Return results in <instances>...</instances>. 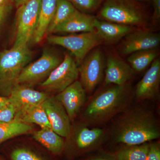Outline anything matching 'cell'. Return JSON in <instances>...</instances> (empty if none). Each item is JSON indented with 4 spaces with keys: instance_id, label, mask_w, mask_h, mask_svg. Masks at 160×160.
<instances>
[{
    "instance_id": "obj_34",
    "label": "cell",
    "mask_w": 160,
    "mask_h": 160,
    "mask_svg": "<svg viewBox=\"0 0 160 160\" xmlns=\"http://www.w3.org/2000/svg\"><path fill=\"white\" fill-rule=\"evenodd\" d=\"M27 0H12V2L14 6L17 8L19 6L25 2Z\"/></svg>"
},
{
    "instance_id": "obj_24",
    "label": "cell",
    "mask_w": 160,
    "mask_h": 160,
    "mask_svg": "<svg viewBox=\"0 0 160 160\" xmlns=\"http://www.w3.org/2000/svg\"><path fill=\"white\" fill-rule=\"evenodd\" d=\"M77 10L66 0H58L54 15L49 27L46 35L53 33L55 29L68 19Z\"/></svg>"
},
{
    "instance_id": "obj_28",
    "label": "cell",
    "mask_w": 160,
    "mask_h": 160,
    "mask_svg": "<svg viewBox=\"0 0 160 160\" xmlns=\"http://www.w3.org/2000/svg\"><path fill=\"white\" fill-rule=\"evenodd\" d=\"M79 160H116L111 152L102 149L93 152L82 157Z\"/></svg>"
},
{
    "instance_id": "obj_29",
    "label": "cell",
    "mask_w": 160,
    "mask_h": 160,
    "mask_svg": "<svg viewBox=\"0 0 160 160\" xmlns=\"http://www.w3.org/2000/svg\"><path fill=\"white\" fill-rule=\"evenodd\" d=\"M16 110L12 104L0 109V123H9L12 122Z\"/></svg>"
},
{
    "instance_id": "obj_15",
    "label": "cell",
    "mask_w": 160,
    "mask_h": 160,
    "mask_svg": "<svg viewBox=\"0 0 160 160\" xmlns=\"http://www.w3.org/2000/svg\"><path fill=\"white\" fill-rule=\"evenodd\" d=\"M160 83V60L158 58L137 85L136 97L140 100L154 98L158 94Z\"/></svg>"
},
{
    "instance_id": "obj_33",
    "label": "cell",
    "mask_w": 160,
    "mask_h": 160,
    "mask_svg": "<svg viewBox=\"0 0 160 160\" xmlns=\"http://www.w3.org/2000/svg\"><path fill=\"white\" fill-rule=\"evenodd\" d=\"M10 104L9 97L0 96V109Z\"/></svg>"
},
{
    "instance_id": "obj_18",
    "label": "cell",
    "mask_w": 160,
    "mask_h": 160,
    "mask_svg": "<svg viewBox=\"0 0 160 160\" xmlns=\"http://www.w3.org/2000/svg\"><path fill=\"white\" fill-rule=\"evenodd\" d=\"M94 27L96 32L103 42L107 44L116 42L134 30L132 26L103 21L97 18Z\"/></svg>"
},
{
    "instance_id": "obj_13",
    "label": "cell",
    "mask_w": 160,
    "mask_h": 160,
    "mask_svg": "<svg viewBox=\"0 0 160 160\" xmlns=\"http://www.w3.org/2000/svg\"><path fill=\"white\" fill-rule=\"evenodd\" d=\"M86 93L80 81L77 80L55 97L65 108L70 121L76 117L85 104Z\"/></svg>"
},
{
    "instance_id": "obj_11",
    "label": "cell",
    "mask_w": 160,
    "mask_h": 160,
    "mask_svg": "<svg viewBox=\"0 0 160 160\" xmlns=\"http://www.w3.org/2000/svg\"><path fill=\"white\" fill-rule=\"evenodd\" d=\"M160 43L157 33L147 30H133L126 35L120 45L119 51L122 55H130L136 52L157 49Z\"/></svg>"
},
{
    "instance_id": "obj_20",
    "label": "cell",
    "mask_w": 160,
    "mask_h": 160,
    "mask_svg": "<svg viewBox=\"0 0 160 160\" xmlns=\"http://www.w3.org/2000/svg\"><path fill=\"white\" fill-rule=\"evenodd\" d=\"M33 138L52 154L56 156L62 154L65 148V141L62 137L51 128H41L35 132Z\"/></svg>"
},
{
    "instance_id": "obj_25",
    "label": "cell",
    "mask_w": 160,
    "mask_h": 160,
    "mask_svg": "<svg viewBox=\"0 0 160 160\" xmlns=\"http://www.w3.org/2000/svg\"><path fill=\"white\" fill-rule=\"evenodd\" d=\"M32 129V126L25 123H0V144L18 136L29 133Z\"/></svg>"
},
{
    "instance_id": "obj_3",
    "label": "cell",
    "mask_w": 160,
    "mask_h": 160,
    "mask_svg": "<svg viewBox=\"0 0 160 160\" xmlns=\"http://www.w3.org/2000/svg\"><path fill=\"white\" fill-rule=\"evenodd\" d=\"M99 19L126 26H144L147 14L135 0H105L98 13Z\"/></svg>"
},
{
    "instance_id": "obj_8",
    "label": "cell",
    "mask_w": 160,
    "mask_h": 160,
    "mask_svg": "<svg viewBox=\"0 0 160 160\" xmlns=\"http://www.w3.org/2000/svg\"><path fill=\"white\" fill-rule=\"evenodd\" d=\"M78 66L74 58L66 53L61 63L41 83L40 87L45 91L58 93L78 80Z\"/></svg>"
},
{
    "instance_id": "obj_37",
    "label": "cell",
    "mask_w": 160,
    "mask_h": 160,
    "mask_svg": "<svg viewBox=\"0 0 160 160\" xmlns=\"http://www.w3.org/2000/svg\"><path fill=\"white\" fill-rule=\"evenodd\" d=\"M0 160H3L2 159V158H0Z\"/></svg>"
},
{
    "instance_id": "obj_23",
    "label": "cell",
    "mask_w": 160,
    "mask_h": 160,
    "mask_svg": "<svg viewBox=\"0 0 160 160\" xmlns=\"http://www.w3.org/2000/svg\"><path fill=\"white\" fill-rule=\"evenodd\" d=\"M158 54L157 49L138 51L130 54L127 61L133 71L141 72L157 58Z\"/></svg>"
},
{
    "instance_id": "obj_26",
    "label": "cell",
    "mask_w": 160,
    "mask_h": 160,
    "mask_svg": "<svg viewBox=\"0 0 160 160\" xmlns=\"http://www.w3.org/2000/svg\"><path fill=\"white\" fill-rule=\"evenodd\" d=\"M10 160H53L46 155L26 146H17L9 153Z\"/></svg>"
},
{
    "instance_id": "obj_1",
    "label": "cell",
    "mask_w": 160,
    "mask_h": 160,
    "mask_svg": "<svg viewBox=\"0 0 160 160\" xmlns=\"http://www.w3.org/2000/svg\"><path fill=\"white\" fill-rule=\"evenodd\" d=\"M112 138L121 146L149 142L160 137L158 123L151 112L141 108L128 110L116 123Z\"/></svg>"
},
{
    "instance_id": "obj_16",
    "label": "cell",
    "mask_w": 160,
    "mask_h": 160,
    "mask_svg": "<svg viewBox=\"0 0 160 160\" xmlns=\"http://www.w3.org/2000/svg\"><path fill=\"white\" fill-rule=\"evenodd\" d=\"M48 97L46 93L32 89L29 86L16 85L9 92V98L17 112L40 105Z\"/></svg>"
},
{
    "instance_id": "obj_6",
    "label": "cell",
    "mask_w": 160,
    "mask_h": 160,
    "mask_svg": "<svg viewBox=\"0 0 160 160\" xmlns=\"http://www.w3.org/2000/svg\"><path fill=\"white\" fill-rule=\"evenodd\" d=\"M41 0H27L17 8L13 47L29 46L37 24Z\"/></svg>"
},
{
    "instance_id": "obj_7",
    "label": "cell",
    "mask_w": 160,
    "mask_h": 160,
    "mask_svg": "<svg viewBox=\"0 0 160 160\" xmlns=\"http://www.w3.org/2000/svg\"><path fill=\"white\" fill-rule=\"evenodd\" d=\"M106 62L101 48L96 47L87 55L78 66L80 82L86 93H91L105 76Z\"/></svg>"
},
{
    "instance_id": "obj_32",
    "label": "cell",
    "mask_w": 160,
    "mask_h": 160,
    "mask_svg": "<svg viewBox=\"0 0 160 160\" xmlns=\"http://www.w3.org/2000/svg\"><path fill=\"white\" fill-rule=\"evenodd\" d=\"M153 12L152 19L158 21L160 18V0H152Z\"/></svg>"
},
{
    "instance_id": "obj_17",
    "label": "cell",
    "mask_w": 160,
    "mask_h": 160,
    "mask_svg": "<svg viewBox=\"0 0 160 160\" xmlns=\"http://www.w3.org/2000/svg\"><path fill=\"white\" fill-rule=\"evenodd\" d=\"M96 19L90 14L77 10L68 19L57 27L53 33H83L95 32L94 24Z\"/></svg>"
},
{
    "instance_id": "obj_12",
    "label": "cell",
    "mask_w": 160,
    "mask_h": 160,
    "mask_svg": "<svg viewBox=\"0 0 160 160\" xmlns=\"http://www.w3.org/2000/svg\"><path fill=\"white\" fill-rule=\"evenodd\" d=\"M53 131L62 138L71 133L70 119L62 104L54 97H48L42 104Z\"/></svg>"
},
{
    "instance_id": "obj_30",
    "label": "cell",
    "mask_w": 160,
    "mask_h": 160,
    "mask_svg": "<svg viewBox=\"0 0 160 160\" xmlns=\"http://www.w3.org/2000/svg\"><path fill=\"white\" fill-rule=\"evenodd\" d=\"M146 160H160V144L158 141L149 142V148Z\"/></svg>"
},
{
    "instance_id": "obj_5",
    "label": "cell",
    "mask_w": 160,
    "mask_h": 160,
    "mask_svg": "<svg viewBox=\"0 0 160 160\" xmlns=\"http://www.w3.org/2000/svg\"><path fill=\"white\" fill-rule=\"evenodd\" d=\"M47 40L49 44L68 49L74 57L78 66L92 49L103 43L95 31L67 36L49 35Z\"/></svg>"
},
{
    "instance_id": "obj_9",
    "label": "cell",
    "mask_w": 160,
    "mask_h": 160,
    "mask_svg": "<svg viewBox=\"0 0 160 160\" xmlns=\"http://www.w3.org/2000/svg\"><path fill=\"white\" fill-rule=\"evenodd\" d=\"M106 139L104 129L98 127L89 129L82 126L78 130L72 145L64 148L63 153H67L71 159L84 156L102 149Z\"/></svg>"
},
{
    "instance_id": "obj_4",
    "label": "cell",
    "mask_w": 160,
    "mask_h": 160,
    "mask_svg": "<svg viewBox=\"0 0 160 160\" xmlns=\"http://www.w3.org/2000/svg\"><path fill=\"white\" fill-rule=\"evenodd\" d=\"M29 46L14 47L0 52V90L8 93L22 70L31 61Z\"/></svg>"
},
{
    "instance_id": "obj_2",
    "label": "cell",
    "mask_w": 160,
    "mask_h": 160,
    "mask_svg": "<svg viewBox=\"0 0 160 160\" xmlns=\"http://www.w3.org/2000/svg\"><path fill=\"white\" fill-rule=\"evenodd\" d=\"M132 95L128 83L113 85L92 98L84 112V118L90 125H98L109 121L129 107Z\"/></svg>"
},
{
    "instance_id": "obj_35",
    "label": "cell",
    "mask_w": 160,
    "mask_h": 160,
    "mask_svg": "<svg viewBox=\"0 0 160 160\" xmlns=\"http://www.w3.org/2000/svg\"><path fill=\"white\" fill-rule=\"evenodd\" d=\"M9 3H12L13 4L12 0H0V6L9 4Z\"/></svg>"
},
{
    "instance_id": "obj_22",
    "label": "cell",
    "mask_w": 160,
    "mask_h": 160,
    "mask_svg": "<svg viewBox=\"0 0 160 160\" xmlns=\"http://www.w3.org/2000/svg\"><path fill=\"white\" fill-rule=\"evenodd\" d=\"M149 142L133 146H121L111 152L116 160H146Z\"/></svg>"
},
{
    "instance_id": "obj_14",
    "label": "cell",
    "mask_w": 160,
    "mask_h": 160,
    "mask_svg": "<svg viewBox=\"0 0 160 160\" xmlns=\"http://www.w3.org/2000/svg\"><path fill=\"white\" fill-rule=\"evenodd\" d=\"M133 75V70L129 63L114 55L108 56L104 76L105 85H125L129 82Z\"/></svg>"
},
{
    "instance_id": "obj_31",
    "label": "cell",
    "mask_w": 160,
    "mask_h": 160,
    "mask_svg": "<svg viewBox=\"0 0 160 160\" xmlns=\"http://www.w3.org/2000/svg\"><path fill=\"white\" fill-rule=\"evenodd\" d=\"M12 3L6 4L4 6H0V26L6 18L7 15L12 8Z\"/></svg>"
},
{
    "instance_id": "obj_10",
    "label": "cell",
    "mask_w": 160,
    "mask_h": 160,
    "mask_svg": "<svg viewBox=\"0 0 160 160\" xmlns=\"http://www.w3.org/2000/svg\"><path fill=\"white\" fill-rule=\"evenodd\" d=\"M63 60V59H62ZM59 57L48 50H45L41 57L23 69L15 85L29 86L46 79L52 71L61 63Z\"/></svg>"
},
{
    "instance_id": "obj_21",
    "label": "cell",
    "mask_w": 160,
    "mask_h": 160,
    "mask_svg": "<svg viewBox=\"0 0 160 160\" xmlns=\"http://www.w3.org/2000/svg\"><path fill=\"white\" fill-rule=\"evenodd\" d=\"M12 122L27 124L34 123L41 128H51L42 104L17 111Z\"/></svg>"
},
{
    "instance_id": "obj_36",
    "label": "cell",
    "mask_w": 160,
    "mask_h": 160,
    "mask_svg": "<svg viewBox=\"0 0 160 160\" xmlns=\"http://www.w3.org/2000/svg\"><path fill=\"white\" fill-rule=\"evenodd\" d=\"M135 1L139 2H148V1H150V0H135Z\"/></svg>"
},
{
    "instance_id": "obj_19",
    "label": "cell",
    "mask_w": 160,
    "mask_h": 160,
    "mask_svg": "<svg viewBox=\"0 0 160 160\" xmlns=\"http://www.w3.org/2000/svg\"><path fill=\"white\" fill-rule=\"evenodd\" d=\"M58 0H41L37 24L32 42H40L46 35L54 15Z\"/></svg>"
},
{
    "instance_id": "obj_27",
    "label": "cell",
    "mask_w": 160,
    "mask_h": 160,
    "mask_svg": "<svg viewBox=\"0 0 160 160\" xmlns=\"http://www.w3.org/2000/svg\"><path fill=\"white\" fill-rule=\"evenodd\" d=\"M78 10L90 14L97 10L104 0H66Z\"/></svg>"
}]
</instances>
